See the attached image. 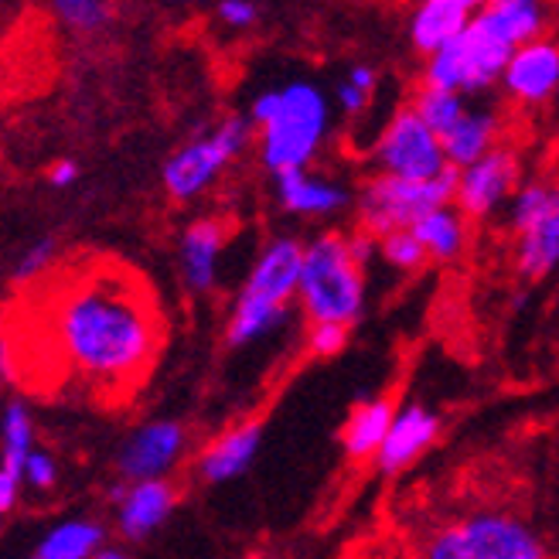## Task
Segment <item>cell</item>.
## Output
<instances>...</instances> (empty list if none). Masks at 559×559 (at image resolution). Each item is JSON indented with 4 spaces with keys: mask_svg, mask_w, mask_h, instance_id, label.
<instances>
[{
    "mask_svg": "<svg viewBox=\"0 0 559 559\" xmlns=\"http://www.w3.org/2000/svg\"><path fill=\"white\" fill-rule=\"evenodd\" d=\"M249 144H253V123L246 117H226L209 133L188 140L185 147L164 160L160 178L167 194H175L178 202L199 199Z\"/></svg>",
    "mask_w": 559,
    "mask_h": 559,
    "instance_id": "obj_9",
    "label": "cell"
},
{
    "mask_svg": "<svg viewBox=\"0 0 559 559\" xmlns=\"http://www.w3.org/2000/svg\"><path fill=\"white\" fill-rule=\"evenodd\" d=\"M55 263H59V239L55 236H41L35 239L32 246L21 249V257L14 263V284L27 287V284H38V280H45Z\"/></svg>",
    "mask_w": 559,
    "mask_h": 559,
    "instance_id": "obj_27",
    "label": "cell"
},
{
    "mask_svg": "<svg viewBox=\"0 0 559 559\" xmlns=\"http://www.w3.org/2000/svg\"><path fill=\"white\" fill-rule=\"evenodd\" d=\"M276 202L284 212L300 218H331L345 212L355 202V194L345 181L304 167V171L276 175Z\"/></svg>",
    "mask_w": 559,
    "mask_h": 559,
    "instance_id": "obj_16",
    "label": "cell"
},
{
    "mask_svg": "<svg viewBox=\"0 0 559 559\" xmlns=\"http://www.w3.org/2000/svg\"><path fill=\"white\" fill-rule=\"evenodd\" d=\"M93 559H130V552L120 549V546H103Z\"/></svg>",
    "mask_w": 559,
    "mask_h": 559,
    "instance_id": "obj_35",
    "label": "cell"
},
{
    "mask_svg": "<svg viewBox=\"0 0 559 559\" xmlns=\"http://www.w3.org/2000/svg\"><path fill=\"white\" fill-rule=\"evenodd\" d=\"M345 345H348V328L342 324H311V331H307V348L318 358L342 355Z\"/></svg>",
    "mask_w": 559,
    "mask_h": 559,
    "instance_id": "obj_31",
    "label": "cell"
},
{
    "mask_svg": "<svg viewBox=\"0 0 559 559\" xmlns=\"http://www.w3.org/2000/svg\"><path fill=\"white\" fill-rule=\"evenodd\" d=\"M546 8L536 0H491L478 4L471 24L424 66V86L457 93L464 99L485 96L498 86L509 55L546 35Z\"/></svg>",
    "mask_w": 559,
    "mask_h": 559,
    "instance_id": "obj_2",
    "label": "cell"
},
{
    "mask_svg": "<svg viewBox=\"0 0 559 559\" xmlns=\"http://www.w3.org/2000/svg\"><path fill=\"white\" fill-rule=\"evenodd\" d=\"M376 257H382L389 266L403 270V273H413L427 263L424 246L416 242V236L409 229H400V233H389V236L376 239Z\"/></svg>",
    "mask_w": 559,
    "mask_h": 559,
    "instance_id": "obj_29",
    "label": "cell"
},
{
    "mask_svg": "<svg viewBox=\"0 0 559 559\" xmlns=\"http://www.w3.org/2000/svg\"><path fill=\"white\" fill-rule=\"evenodd\" d=\"M506 212L515 273L522 280H543L559 270V181H522Z\"/></svg>",
    "mask_w": 559,
    "mask_h": 559,
    "instance_id": "obj_7",
    "label": "cell"
},
{
    "mask_svg": "<svg viewBox=\"0 0 559 559\" xmlns=\"http://www.w3.org/2000/svg\"><path fill=\"white\" fill-rule=\"evenodd\" d=\"M260 440H263V424L260 419H246V424L218 433L205 451L199 454V478L205 485H226L236 481L239 474L257 461L260 454Z\"/></svg>",
    "mask_w": 559,
    "mask_h": 559,
    "instance_id": "obj_19",
    "label": "cell"
},
{
    "mask_svg": "<svg viewBox=\"0 0 559 559\" xmlns=\"http://www.w3.org/2000/svg\"><path fill=\"white\" fill-rule=\"evenodd\" d=\"M300 257H304V242L294 236H276L263 246V253L257 257L233 304V314L226 324L229 348L253 345L284 324L287 307L297 297Z\"/></svg>",
    "mask_w": 559,
    "mask_h": 559,
    "instance_id": "obj_6",
    "label": "cell"
},
{
    "mask_svg": "<svg viewBox=\"0 0 559 559\" xmlns=\"http://www.w3.org/2000/svg\"><path fill=\"white\" fill-rule=\"evenodd\" d=\"M522 185V157L515 147L498 144L485 157L454 171V209L467 222L495 218L501 209H509L512 194Z\"/></svg>",
    "mask_w": 559,
    "mask_h": 559,
    "instance_id": "obj_11",
    "label": "cell"
},
{
    "mask_svg": "<svg viewBox=\"0 0 559 559\" xmlns=\"http://www.w3.org/2000/svg\"><path fill=\"white\" fill-rule=\"evenodd\" d=\"M246 120L257 123L260 160L276 178L314 164L331 130V103L314 82L294 79L287 86L260 93Z\"/></svg>",
    "mask_w": 559,
    "mask_h": 559,
    "instance_id": "obj_3",
    "label": "cell"
},
{
    "mask_svg": "<svg viewBox=\"0 0 559 559\" xmlns=\"http://www.w3.org/2000/svg\"><path fill=\"white\" fill-rule=\"evenodd\" d=\"M17 498H21V478H17V474L0 467V519L14 512Z\"/></svg>",
    "mask_w": 559,
    "mask_h": 559,
    "instance_id": "obj_33",
    "label": "cell"
},
{
    "mask_svg": "<svg viewBox=\"0 0 559 559\" xmlns=\"http://www.w3.org/2000/svg\"><path fill=\"white\" fill-rule=\"evenodd\" d=\"M117 498V533L127 543L147 539L160 522L178 506V485L171 478H154V481H133V485H117L109 491Z\"/></svg>",
    "mask_w": 559,
    "mask_h": 559,
    "instance_id": "obj_14",
    "label": "cell"
},
{
    "mask_svg": "<svg viewBox=\"0 0 559 559\" xmlns=\"http://www.w3.org/2000/svg\"><path fill=\"white\" fill-rule=\"evenodd\" d=\"M106 546V528L96 519H66L41 536L35 559H93Z\"/></svg>",
    "mask_w": 559,
    "mask_h": 559,
    "instance_id": "obj_23",
    "label": "cell"
},
{
    "mask_svg": "<svg viewBox=\"0 0 559 559\" xmlns=\"http://www.w3.org/2000/svg\"><path fill=\"white\" fill-rule=\"evenodd\" d=\"M188 451V430L178 419H151L136 427L117 451V471L127 485L171 474Z\"/></svg>",
    "mask_w": 559,
    "mask_h": 559,
    "instance_id": "obj_12",
    "label": "cell"
},
{
    "mask_svg": "<svg viewBox=\"0 0 559 559\" xmlns=\"http://www.w3.org/2000/svg\"><path fill=\"white\" fill-rule=\"evenodd\" d=\"M376 86H379V72L366 62H358L348 69V75L338 82V90H334V103L345 117H361L369 109L372 96H376Z\"/></svg>",
    "mask_w": 559,
    "mask_h": 559,
    "instance_id": "obj_26",
    "label": "cell"
},
{
    "mask_svg": "<svg viewBox=\"0 0 559 559\" xmlns=\"http://www.w3.org/2000/svg\"><path fill=\"white\" fill-rule=\"evenodd\" d=\"M372 160L379 175L403 178V181H433L451 171L440 147V136L413 114V106H400L385 120L372 144Z\"/></svg>",
    "mask_w": 559,
    "mask_h": 559,
    "instance_id": "obj_10",
    "label": "cell"
},
{
    "mask_svg": "<svg viewBox=\"0 0 559 559\" xmlns=\"http://www.w3.org/2000/svg\"><path fill=\"white\" fill-rule=\"evenodd\" d=\"M229 229L222 218H194L185 226L178 242V263L185 287L191 294H209L218 284V257L226 249Z\"/></svg>",
    "mask_w": 559,
    "mask_h": 559,
    "instance_id": "obj_17",
    "label": "cell"
},
{
    "mask_svg": "<svg viewBox=\"0 0 559 559\" xmlns=\"http://www.w3.org/2000/svg\"><path fill=\"white\" fill-rule=\"evenodd\" d=\"M51 11L69 27V32H79V35H93L109 24V17H114V8L99 4V0H59Z\"/></svg>",
    "mask_w": 559,
    "mask_h": 559,
    "instance_id": "obj_28",
    "label": "cell"
},
{
    "mask_svg": "<svg viewBox=\"0 0 559 559\" xmlns=\"http://www.w3.org/2000/svg\"><path fill=\"white\" fill-rule=\"evenodd\" d=\"M48 181H51L55 188H69V185H75V181H79V164L69 160V157L55 160V164H51V171H48Z\"/></svg>",
    "mask_w": 559,
    "mask_h": 559,
    "instance_id": "obj_34",
    "label": "cell"
},
{
    "mask_svg": "<svg viewBox=\"0 0 559 559\" xmlns=\"http://www.w3.org/2000/svg\"><path fill=\"white\" fill-rule=\"evenodd\" d=\"M454 202V171H447L433 181H403L389 175H372L361 185L355 209H358V229L372 239L389 233L413 229L427 212Z\"/></svg>",
    "mask_w": 559,
    "mask_h": 559,
    "instance_id": "obj_8",
    "label": "cell"
},
{
    "mask_svg": "<svg viewBox=\"0 0 559 559\" xmlns=\"http://www.w3.org/2000/svg\"><path fill=\"white\" fill-rule=\"evenodd\" d=\"M32 559H35V556H32Z\"/></svg>",
    "mask_w": 559,
    "mask_h": 559,
    "instance_id": "obj_37",
    "label": "cell"
},
{
    "mask_svg": "<svg viewBox=\"0 0 559 559\" xmlns=\"http://www.w3.org/2000/svg\"><path fill=\"white\" fill-rule=\"evenodd\" d=\"M498 86L515 106H525V109H536V106H546L549 99H556V93H559V38L543 35V38L519 45L509 55Z\"/></svg>",
    "mask_w": 559,
    "mask_h": 559,
    "instance_id": "obj_13",
    "label": "cell"
},
{
    "mask_svg": "<svg viewBox=\"0 0 559 559\" xmlns=\"http://www.w3.org/2000/svg\"><path fill=\"white\" fill-rule=\"evenodd\" d=\"M246 559H263V556H246Z\"/></svg>",
    "mask_w": 559,
    "mask_h": 559,
    "instance_id": "obj_36",
    "label": "cell"
},
{
    "mask_svg": "<svg viewBox=\"0 0 559 559\" xmlns=\"http://www.w3.org/2000/svg\"><path fill=\"white\" fill-rule=\"evenodd\" d=\"M304 318L311 324L352 328L366 311V266H361L345 233H318L304 242L297 297Z\"/></svg>",
    "mask_w": 559,
    "mask_h": 559,
    "instance_id": "obj_5",
    "label": "cell"
},
{
    "mask_svg": "<svg viewBox=\"0 0 559 559\" xmlns=\"http://www.w3.org/2000/svg\"><path fill=\"white\" fill-rule=\"evenodd\" d=\"M45 280L35 338L59 389L120 400L144 382L164 345V318L144 276L117 260H86Z\"/></svg>",
    "mask_w": 559,
    "mask_h": 559,
    "instance_id": "obj_1",
    "label": "cell"
},
{
    "mask_svg": "<svg viewBox=\"0 0 559 559\" xmlns=\"http://www.w3.org/2000/svg\"><path fill=\"white\" fill-rule=\"evenodd\" d=\"M478 4L474 0H424L416 4V11L409 14V45L430 59L440 48H447L454 38H461V32L471 24Z\"/></svg>",
    "mask_w": 559,
    "mask_h": 559,
    "instance_id": "obj_20",
    "label": "cell"
},
{
    "mask_svg": "<svg viewBox=\"0 0 559 559\" xmlns=\"http://www.w3.org/2000/svg\"><path fill=\"white\" fill-rule=\"evenodd\" d=\"M17 478H21V485H27V488L48 491V488H55V481H59V464H55V457H51L48 451L35 447V451L24 457Z\"/></svg>",
    "mask_w": 559,
    "mask_h": 559,
    "instance_id": "obj_30",
    "label": "cell"
},
{
    "mask_svg": "<svg viewBox=\"0 0 559 559\" xmlns=\"http://www.w3.org/2000/svg\"><path fill=\"white\" fill-rule=\"evenodd\" d=\"M409 106H413V114L424 120L437 136H443L447 130H451L464 117V109L471 106V99H464L457 93H443V90L419 86V93L413 96Z\"/></svg>",
    "mask_w": 559,
    "mask_h": 559,
    "instance_id": "obj_25",
    "label": "cell"
},
{
    "mask_svg": "<svg viewBox=\"0 0 559 559\" xmlns=\"http://www.w3.org/2000/svg\"><path fill=\"white\" fill-rule=\"evenodd\" d=\"M35 451V419L24 403H8L0 416V467L21 474L24 457Z\"/></svg>",
    "mask_w": 559,
    "mask_h": 559,
    "instance_id": "obj_24",
    "label": "cell"
},
{
    "mask_svg": "<svg viewBox=\"0 0 559 559\" xmlns=\"http://www.w3.org/2000/svg\"><path fill=\"white\" fill-rule=\"evenodd\" d=\"M215 14L226 27H236V32H242V27H249V24H257V17H260L257 4H246V0H222V4L215 8Z\"/></svg>",
    "mask_w": 559,
    "mask_h": 559,
    "instance_id": "obj_32",
    "label": "cell"
},
{
    "mask_svg": "<svg viewBox=\"0 0 559 559\" xmlns=\"http://www.w3.org/2000/svg\"><path fill=\"white\" fill-rule=\"evenodd\" d=\"M501 130H506V120H501L498 109L488 106V103H474L471 99V106L464 109V117L440 136L447 167H451V171H461V167L485 157L498 144H506V140H501Z\"/></svg>",
    "mask_w": 559,
    "mask_h": 559,
    "instance_id": "obj_18",
    "label": "cell"
},
{
    "mask_svg": "<svg viewBox=\"0 0 559 559\" xmlns=\"http://www.w3.org/2000/svg\"><path fill=\"white\" fill-rule=\"evenodd\" d=\"M416 242L424 246L427 260L433 263H454L464 257L467 239H471V222L454 209V205H440L427 212L424 218L409 229Z\"/></svg>",
    "mask_w": 559,
    "mask_h": 559,
    "instance_id": "obj_21",
    "label": "cell"
},
{
    "mask_svg": "<svg viewBox=\"0 0 559 559\" xmlns=\"http://www.w3.org/2000/svg\"><path fill=\"white\" fill-rule=\"evenodd\" d=\"M440 437V413L424 403H406L396 409L393 424L385 430V440L376 451V464L385 474H400L416 464Z\"/></svg>",
    "mask_w": 559,
    "mask_h": 559,
    "instance_id": "obj_15",
    "label": "cell"
},
{
    "mask_svg": "<svg viewBox=\"0 0 559 559\" xmlns=\"http://www.w3.org/2000/svg\"><path fill=\"white\" fill-rule=\"evenodd\" d=\"M393 416H396V403L389 400V396H376V400L358 403L348 413L345 430H342L348 457H355V461L376 457V451H379L382 440H385L389 424H393Z\"/></svg>",
    "mask_w": 559,
    "mask_h": 559,
    "instance_id": "obj_22",
    "label": "cell"
},
{
    "mask_svg": "<svg viewBox=\"0 0 559 559\" xmlns=\"http://www.w3.org/2000/svg\"><path fill=\"white\" fill-rule=\"evenodd\" d=\"M416 559H552V549L522 512L478 506L437 522Z\"/></svg>",
    "mask_w": 559,
    "mask_h": 559,
    "instance_id": "obj_4",
    "label": "cell"
}]
</instances>
